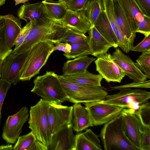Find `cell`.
<instances>
[{
	"label": "cell",
	"mask_w": 150,
	"mask_h": 150,
	"mask_svg": "<svg viewBox=\"0 0 150 150\" xmlns=\"http://www.w3.org/2000/svg\"><path fill=\"white\" fill-rule=\"evenodd\" d=\"M54 46L52 40L46 39L39 42L29 50L20 72L19 81H29L39 73L51 54L50 50Z\"/></svg>",
	"instance_id": "1"
},
{
	"label": "cell",
	"mask_w": 150,
	"mask_h": 150,
	"mask_svg": "<svg viewBox=\"0 0 150 150\" xmlns=\"http://www.w3.org/2000/svg\"><path fill=\"white\" fill-rule=\"evenodd\" d=\"M55 72L47 71L44 74L37 76L31 92L50 103L61 104L68 98Z\"/></svg>",
	"instance_id": "2"
},
{
	"label": "cell",
	"mask_w": 150,
	"mask_h": 150,
	"mask_svg": "<svg viewBox=\"0 0 150 150\" xmlns=\"http://www.w3.org/2000/svg\"><path fill=\"white\" fill-rule=\"evenodd\" d=\"M31 23V28L25 39L18 47L12 50L13 52L23 53L40 41L46 39L54 40L58 32L63 26L55 21L47 18L38 20L35 23Z\"/></svg>",
	"instance_id": "3"
},
{
	"label": "cell",
	"mask_w": 150,
	"mask_h": 150,
	"mask_svg": "<svg viewBox=\"0 0 150 150\" xmlns=\"http://www.w3.org/2000/svg\"><path fill=\"white\" fill-rule=\"evenodd\" d=\"M50 102L42 98L35 105L31 107L29 128L37 140L47 146L51 143L52 135L48 118Z\"/></svg>",
	"instance_id": "4"
},
{
	"label": "cell",
	"mask_w": 150,
	"mask_h": 150,
	"mask_svg": "<svg viewBox=\"0 0 150 150\" xmlns=\"http://www.w3.org/2000/svg\"><path fill=\"white\" fill-rule=\"evenodd\" d=\"M99 136L105 150H138L124 134L120 113L105 124Z\"/></svg>",
	"instance_id": "5"
},
{
	"label": "cell",
	"mask_w": 150,
	"mask_h": 150,
	"mask_svg": "<svg viewBox=\"0 0 150 150\" xmlns=\"http://www.w3.org/2000/svg\"><path fill=\"white\" fill-rule=\"evenodd\" d=\"M62 86L67 95L68 101L73 103H86L100 101L108 95L107 92L101 87H87L71 82L58 75Z\"/></svg>",
	"instance_id": "6"
},
{
	"label": "cell",
	"mask_w": 150,
	"mask_h": 150,
	"mask_svg": "<svg viewBox=\"0 0 150 150\" xmlns=\"http://www.w3.org/2000/svg\"><path fill=\"white\" fill-rule=\"evenodd\" d=\"M119 93L107 95L103 102L121 107L123 108L137 110L139 105L150 98V92L142 89H131L129 88H120Z\"/></svg>",
	"instance_id": "7"
},
{
	"label": "cell",
	"mask_w": 150,
	"mask_h": 150,
	"mask_svg": "<svg viewBox=\"0 0 150 150\" xmlns=\"http://www.w3.org/2000/svg\"><path fill=\"white\" fill-rule=\"evenodd\" d=\"M94 126L102 125L119 115L123 108L102 101L84 103Z\"/></svg>",
	"instance_id": "8"
},
{
	"label": "cell",
	"mask_w": 150,
	"mask_h": 150,
	"mask_svg": "<svg viewBox=\"0 0 150 150\" xmlns=\"http://www.w3.org/2000/svg\"><path fill=\"white\" fill-rule=\"evenodd\" d=\"M135 111L129 108L122 109L120 113L122 127L127 139L138 150H140L143 126L136 115Z\"/></svg>",
	"instance_id": "9"
},
{
	"label": "cell",
	"mask_w": 150,
	"mask_h": 150,
	"mask_svg": "<svg viewBox=\"0 0 150 150\" xmlns=\"http://www.w3.org/2000/svg\"><path fill=\"white\" fill-rule=\"evenodd\" d=\"M29 116L28 109L24 106L15 114L8 117L3 127L2 135V139L8 144L16 143Z\"/></svg>",
	"instance_id": "10"
},
{
	"label": "cell",
	"mask_w": 150,
	"mask_h": 150,
	"mask_svg": "<svg viewBox=\"0 0 150 150\" xmlns=\"http://www.w3.org/2000/svg\"><path fill=\"white\" fill-rule=\"evenodd\" d=\"M28 50L20 54L12 52L3 60L0 69L1 79L14 85L16 84L19 81L20 72L28 55Z\"/></svg>",
	"instance_id": "11"
},
{
	"label": "cell",
	"mask_w": 150,
	"mask_h": 150,
	"mask_svg": "<svg viewBox=\"0 0 150 150\" xmlns=\"http://www.w3.org/2000/svg\"><path fill=\"white\" fill-rule=\"evenodd\" d=\"M96 70L108 83H120L125 75L107 52L97 57L95 61Z\"/></svg>",
	"instance_id": "12"
},
{
	"label": "cell",
	"mask_w": 150,
	"mask_h": 150,
	"mask_svg": "<svg viewBox=\"0 0 150 150\" xmlns=\"http://www.w3.org/2000/svg\"><path fill=\"white\" fill-rule=\"evenodd\" d=\"M114 62L120 68L125 75L133 81L139 82L146 81V75L142 71L130 57L118 48H116L111 55Z\"/></svg>",
	"instance_id": "13"
},
{
	"label": "cell",
	"mask_w": 150,
	"mask_h": 150,
	"mask_svg": "<svg viewBox=\"0 0 150 150\" xmlns=\"http://www.w3.org/2000/svg\"><path fill=\"white\" fill-rule=\"evenodd\" d=\"M72 106L50 103L48 115L52 135L62 127L71 124Z\"/></svg>",
	"instance_id": "14"
},
{
	"label": "cell",
	"mask_w": 150,
	"mask_h": 150,
	"mask_svg": "<svg viewBox=\"0 0 150 150\" xmlns=\"http://www.w3.org/2000/svg\"><path fill=\"white\" fill-rule=\"evenodd\" d=\"M75 137L71 124L64 125L52 135L47 150H75Z\"/></svg>",
	"instance_id": "15"
},
{
	"label": "cell",
	"mask_w": 150,
	"mask_h": 150,
	"mask_svg": "<svg viewBox=\"0 0 150 150\" xmlns=\"http://www.w3.org/2000/svg\"><path fill=\"white\" fill-rule=\"evenodd\" d=\"M56 22L65 28L83 34L86 33L91 27L90 23L82 12L68 9L63 18Z\"/></svg>",
	"instance_id": "16"
},
{
	"label": "cell",
	"mask_w": 150,
	"mask_h": 150,
	"mask_svg": "<svg viewBox=\"0 0 150 150\" xmlns=\"http://www.w3.org/2000/svg\"><path fill=\"white\" fill-rule=\"evenodd\" d=\"M17 14L19 19L25 20L27 23L29 21L35 23L38 20L47 18L42 2L32 4L25 3L18 9Z\"/></svg>",
	"instance_id": "17"
},
{
	"label": "cell",
	"mask_w": 150,
	"mask_h": 150,
	"mask_svg": "<svg viewBox=\"0 0 150 150\" xmlns=\"http://www.w3.org/2000/svg\"><path fill=\"white\" fill-rule=\"evenodd\" d=\"M127 17L131 31L136 34L140 22L144 16L135 0H118Z\"/></svg>",
	"instance_id": "18"
},
{
	"label": "cell",
	"mask_w": 150,
	"mask_h": 150,
	"mask_svg": "<svg viewBox=\"0 0 150 150\" xmlns=\"http://www.w3.org/2000/svg\"><path fill=\"white\" fill-rule=\"evenodd\" d=\"M72 110L71 124L73 130L78 132L90 127H93L87 109L80 103H74Z\"/></svg>",
	"instance_id": "19"
},
{
	"label": "cell",
	"mask_w": 150,
	"mask_h": 150,
	"mask_svg": "<svg viewBox=\"0 0 150 150\" xmlns=\"http://www.w3.org/2000/svg\"><path fill=\"white\" fill-rule=\"evenodd\" d=\"M88 31L89 36L88 43L91 55L97 57L107 53L110 48L113 47L94 26L92 27Z\"/></svg>",
	"instance_id": "20"
},
{
	"label": "cell",
	"mask_w": 150,
	"mask_h": 150,
	"mask_svg": "<svg viewBox=\"0 0 150 150\" xmlns=\"http://www.w3.org/2000/svg\"><path fill=\"white\" fill-rule=\"evenodd\" d=\"M75 135V150L102 149L98 136L91 129Z\"/></svg>",
	"instance_id": "21"
},
{
	"label": "cell",
	"mask_w": 150,
	"mask_h": 150,
	"mask_svg": "<svg viewBox=\"0 0 150 150\" xmlns=\"http://www.w3.org/2000/svg\"><path fill=\"white\" fill-rule=\"evenodd\" d=\"M95 59V58L85 55L72 60H68L64 64L62 75H70L85 71L87 70L90 64Z\"/></svg>",
	"instance_id": "22"
},
{
	"label": "cell",
	"mask_w": 150,
	"mask_h": 150,
	"mask_svg": "<svg viewBox=\"0 0 150 150\" xmlns=\"http://www.w3.org/2000/svg\"><path fill=\"white\" fill-rule=\"evenodd\" d=\"M94 26L99 33L104 37L114 48L117 47V40L104 10L99 15Z\"/></svg>",
	"instance_id": "23"
},
{
	"label": "cell",
	"mask_w": 150,
	"mask_h": 150,
	"mask_svg": "<svg viewBox=\"0 0 150 150\" xmlns=\"http://www.w3.org/2000/svg\"><path fill=\"white\" fill-rule=\"evenodd\" d=\"M5 22V36L6 45L11 49L18 35L22 29L19 19L13 15L8 14L3 16Z\"/></svg>",
	"instance_id": "24"
},
{
	"label": "cell",
	"mask_w": 150,
	"mask_h": 150,
	"mask_svg": "<svg viewBox=\"0 0 150 150\" xmlns=\"http://www.w3.org/2000/svg\"><path fill=\"white\" fill-rule=\"evenodd\" d=\"M62 77L67 81L79 85L87 87H101L103 79L100 74L91 73L87 70L76 74L64 76Z\"/></svg>",
	"instance_id": "25"
},
{
	"label": "cell",
	"mask_w": 150,
	"mask_h": 150,
	"mask_svg": "<svg viewBox=\"0 0 150 150\" xmlns=\"http://www.w3.org/2000/svg\"><path fill=\"white\" fill-rule=\"evenodd\" d=\"M116 26L134 44L136 34L132 32L127 17L118 0H113Z\"/></svg>",
	"instance_id": "26"
},
{
	"label": "cell",
	"mask_w": 150,
	"mask_h": 150,
	"mask_svg": "<svg viewBox=\"0 0 150 150\" xmlns=\"http://www.w3.org/2000/svg\"><path fill=\"white\" fill-rule=\"evenodd\" d=\"M43 3L47 18L57 21L62 19L66 13V5L61 1L44 0Z\"/></svg>",
	"instance_id": "27"
},
{
	"label": "cell",
	"mask_w": 150,
	"mask_h": 150,
	"mask_svg": "<svg viewBox=\"0 0 150 150\" xmlns=\"http://www.w3.org/2000/svg\"><path fill=\"white\" fill-rule=\"evenodd\" d=\"M104 10L102 0H88L82 10L80 12L87 18L92 27L94 26L100 14Z\"/></svg>",
	"instance_id": "28"
},
{
	"label": "cell",
	"mask_w": 150,
	"mask_h": 150,
	"mask_svg": "<svg viewBox=\"0 0 150 150\" xmlns=\"http://www.w3.org/2000/svg\"><path fill=\"white\" fill-rule=\"evenodd\" d=\"M88 39V37L84 34L63 26L58 32L56 39L52 41L70 44Z\"/></svg>",
	"instance_id": "29"
},
{
	"label": "cell",
	"mask_w": 150,
	"mask_h": 150,
	"mask_svg": "<svg viewBox=\"0 0 150 150\" xmlns=\"http://www.w3.org/2000/svg\"><path fill=\"white\" fill-rule=\"evenodd\" d=\"M71 46L70 52L63 55L67 59H71L91 54L88 43V39L81 41L69 44Z\"/></svg>",
	"instance_id": "30"
},
{
	"label": "cell",
	"mask_w": 150,
	"mask_h": 150,
	"mask_svg": "<svg viewBox=\"0 0 150 150\" xmlns=\"http://www.w3.org/2000/svg\"><path fill=\"white\" fill-rule=\"evenodd\" d=\"M37 140L32 132L21 136H19L17 142L13 147V150H28L35 141Z\"/></svg>",
	"instance_id": "31"
},
{
	"label": "cell",
	"mask_w": 150,
	"mask_h": 150,
	"mask_svg": "<svg viewBox=\"0 0 150 150\" xmlns=\"http://www.w3.org/2000/svg\"><path fill=\"white\" fill-rule=\"evenodd\" d=\"M135 112L143 126L150 128V103L147 101L141 104Z\"/></svg>",
	"instance_id": "32"
},
{
	"label": "cell",
	"mask_w": 150,
	"mask_h": 150,
	"mask_svg": "<svg viewBox=\"0 0 150 150\" xmlns=\"http://www.w3.org/2000/svg\"><path fill=\"white\" fill-rule=\"evenodd\" d=\"M7 47L5 40V22L3 16L0 15V58L4 59L12 51Z\"/></svg>",
	"instance_id": "33"
},
{
	"label": "cell",
	"mask_w": 150,
	"mask_h": 150,
	"mask_svg": "<svg viewBox=\"0 0 150 150\" xmlns=\"http://www.w3.org/2000/svg\"><path fill=\"white\" fill-rule=\"evenodd\" d=\"M136 64L148 79H150V50L143 52L136 60Z\"/></svg>",
	"instance_id": "34"
},
{
	"label": "cell",
	"mask_w": 150,
	"mask_h": 150,
	"mask_svg": "<svg viewBox=\"0 0 150 150\" xmlns=\"http://www.w3.org/2000/svg\"><path fill=\"white\" fill-rule=\"evenodd\" d=\"M115 33L117 40V47L121 48L124 52L128 53L132 50L134 47L129 40L117 28Z\"/></svg>",
	"instance_id": "35"
},
{
	"label": "cell",
	"mask_w": 150,
	"mask_h": 150,
	"mask_svg": "<svg viewBox=\"0 0 150 150\" xmlns=\"http://www.w3.org/2000/svg\"><path fill=\"white\" fill-rule=\"evenodd\" d=\"M104 11L115 33L117 28L115 23L113 0H102Z\"/></svg>",
	"instance_id": "36"
},
{
	"label": "cell",
	"mask_w": 150,
	"mask_h": 150,
	"mask_svg": "<svg viewBox=\"0 0 150 150\" xmlns=\"http://www.w3.org/2000/svg\"><path fill=\"white\" fill-rule=\"evenodd\" d=\"M140 150H150V128L144 126L141 135Z\"/></svg>",
	"instance_id": "37"
},
{
	"label": "cell",
	"mask_w": 150,
	"mask_h": 150,
	"mask_svg": "<svg viewBox=\"0 0 150 150\" xmlns=\"http://www.w3.org/2000/svg\"><path fill=\"white\" fill-rule=\"evenodd\" d=\"M32 26L31 22L29 21L21 30L14 43L15 49L18 47L23 42L26 37Z\"/></svg>",
	"instance_id": "38"
},
{
	"label": "cell",
	"mask_w": 150,
	"mask_h": 150,
	"mask_svg": "<svg viewBox=\"0 0 150 150\" xmlns=\"http://www.w3.org/2000/svg\"><path fill=\"white\" fill-rule=\"evenodd\" d=\"M136 33H139L145 36L150 35V17L144 15L143 20L139 24Z\"/></svg>",
	"instance_id": "39"
},
{
	"label": "cell",
	"mask_w": 150,
	"mask_h": 150,
	"mask_svg": "<svg viewBox=\"0 0 150 150\" xmlns=\"http://www.w3.org/2000/svg\"><path fill=\"white\" fill-rule=\"evenodd\" d=\"M11 84L7 81L0 79V125L1 117V109L4 99L8 90Z\"/></svg>",
	"instance_id": "40"
},
{
	"label": "cell",
	"mask_w": 150,
	"mask_h": 150,
	"mask_svg": "<svg viewBox=\"0 0 150 150\" xmlns=\"http://www.w3.org/2000/svg\"><path fill=\"white\" fill-rule=\"evenodd\" d=\"M150 50V35L145 36L144 39L136 46L134 47L132 51L141 52Z\"/></svg>",
	"instance_id": "41"
},
{
	"label": "cell",
	"mask_w": 150,
	"mask_h": 150,
	"mask_svg": "<svg viewBox=\"0 0 150 150\" xmlns=\"http://www.w3.org/2000/svg\"><path fill=\"white\" fill-rule=\"evenodd\" d=\"M88 0H72L66 5L67 9L74 11L79 12L83 8Z\"/></svg>",
	"instance_id": "42"
},
{
	"label": "cell",
	"mask_w": 150,
	"mask_h": 150,
	"mask_svg": "<svg viewBox=\"0 0 150 150\" xmlns=\"http://www.w3.org/2000/svg\"><path fill=\"white\" fill-rule=\"evenodd\" d=\"M53 43L54 46L50 50L51 54L56 50L62 51L65 54H68L70 52L71 46L69 44L58 42H53Z\"/></svg>",
	"instance_id": "43"
},
{
	"label": "cell",
	"mask_w": 150,
	"mask_h": 150,
	"mask_svg": "<svg viewBox=\"0 0 150 150\" xmlns=\"http://www.w3.org/2000/svg\"><path fill=\"white\" fill-rule=\"evenodd\" d=\"M150 88V80L145 81H144L139 82H133L132 83L122 85L119 86L112 87L111 90L117 89L120 88Z\"/></svg>",
	"instance_id": "44"
},
{
	"label": "cell",
	"mask_w": 150,
	"mask_h": 150,
	"mask_svg": "<svg viewBox=\"0 0 150 150\" xmlns=\"http://www.w3.org/2000/svg\"><path fill=\"white\" fill-rule=\"evenodd\" d=\"M144 15L150 17V0H135Z\"/></svg>",
	"instance_id": "45"
},
{
	"label": "cell",
	"mask_w": 150,
	"mask_h": 150,
	"mask_svg": "<svg viewBox=\"0 0 150 150\" xmlns=\"http://www.w3.org/2000/svg\"><path fill=\"white\" fill-rule=\"evenodd\" d=\"M28 150H47V146L41 142L37 140Z\"/></svg>",
	"instance_id": "46"
},
{
	"label": "cell",
	"mask_w": 150,
	"mask_h": 150,
	"mask_svg": "<svg viewBox=\"0 0 150 150\" xmlns=\"http://www.w3.org/2000/svg\"><path fill=\"white\" fill-rule=\"evenodd\" d=\"M13 146L11 144H8L6 145H3L0 146V150H12Z\"/></svg>",
	"instance_id": "47"
},
{
	"label": "cell",
	"mask_w": 150,
	"mask_h": 150,
	"mask_svg": "<svg viewBox=\"0 0 150 150\" xmlns=\"http://www.w3.org/2000/svg\"><path fill=\"white\" fill-rule=\"evenodd\" d=\"M15 2V5L20 3H25L28 2L29 0H14Z\"/></svg>",
	"instance_id": "48"
},
{
	"label": "cell",
	"mask_w": 150,
	"mask_h": 150,
	"mask_svg": "<svg viewBox=\"0 0 150 150\" xmlns=\"http://www.w3.org/2000/svg\"><path fill=\"white\" fill-rule=\"evenodd\" d=\"M72 0H59V1H61L64 3L65 4H66L69 2L71 1Z\"/></svg>",
	"instance_id": "49"
},
{
	"label": "cell",
	"mask_w": 150,
	"mask_h": 150,
	"mask_svg": "<svg viewBox=\"0 0 150 150\" xmlns=\"http://www.w3.org/2000/svg\"><path fill=\"white\" fill-rule=\"evenodd\" d=\"M6 0H0V6L5 4Z\"/></svg>",
	"instance_id": "50"
},
{
	"label": "cell",
	"mask_w": 150,
	"mask_h": 150,
	"mask_svg": "<svg viewBox=\"0 0 150 150\" xmlns=\"http://www.w3.org/2000/svg\"><path fill=\"white\" fill-rule=\"evenodd\" d=\"M3 61V59L0 58V78L1 77V73H0V69L1 64Z\"/></svg>",
	"instance_id": "51"
},
{
	"label": "cell",
	"mask_w": 150,
	"mask_h": 150,
	"mask_svg": "<svg viewBox=\"0 0 150 150\" xmlns=\"http://www.w3.org/2000/svg\"><path fill=\"white\" fill-rule=\"evenodd\" d=\"M46 0V1H52V0Z\"/></svg>",
	"instance_id": "52"
}]
</instances>
